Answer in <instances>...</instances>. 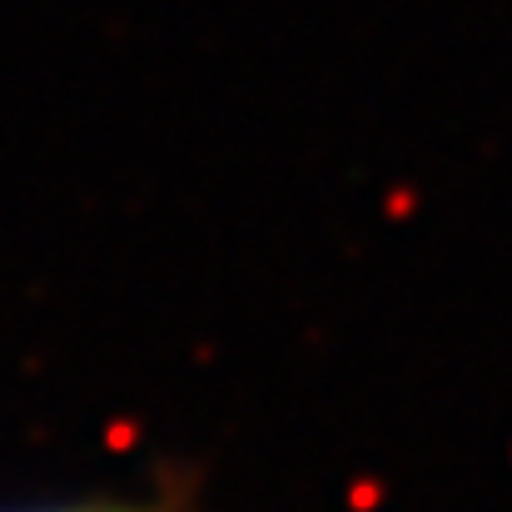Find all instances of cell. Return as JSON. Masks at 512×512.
<instances>
[{"instance_id":"6da1fadb","label":"cell","mask_w":512,"mask_h":512,"mask_svg":"<svg viewBox=\"0 0 512 512\" xmlns=\"http://www.w3.org/2000/svg\"><path fill=\"white\" fill-rule=\"evenodd\" d=\"M45 512H140V508H45Z\"/></svg>"}]
</instances>
